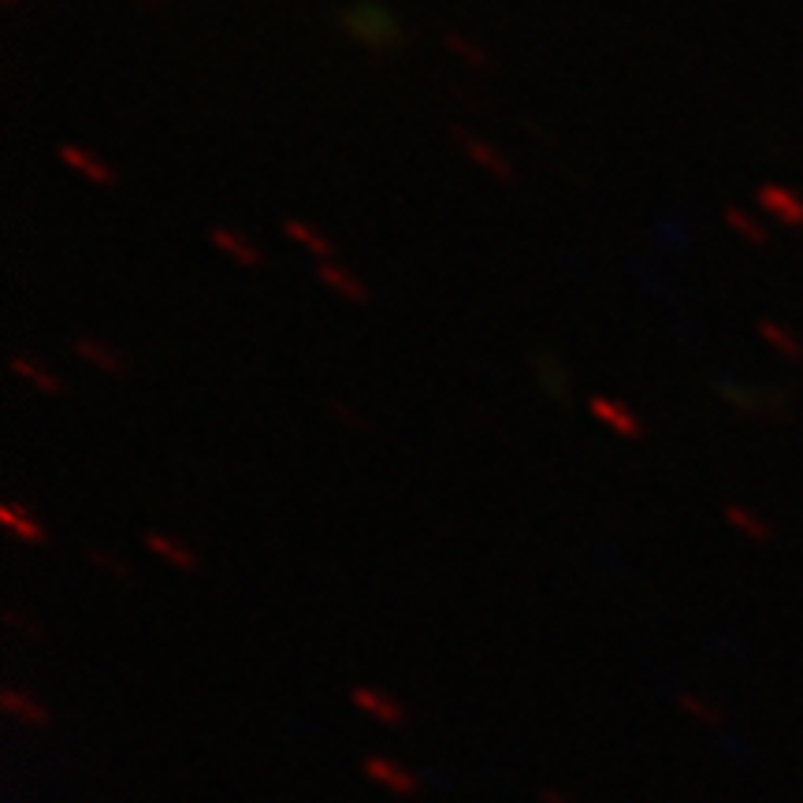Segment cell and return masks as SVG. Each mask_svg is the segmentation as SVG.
I'll list each match as a JSON object with an SVG mask.
<instances>
[{"label": "cell", "instance_id": "14", "mask_svg": "<svg viewBox=\"0 0 803 803\" xmlns=\"http://www.w3.org/2000/svg\"><path fill=\"white\" fill-rule=\"evenodd\" d=\"M328 413H335V421H343L349 424V428H368V421H365V413H357V410H349L346 402H328Z\"/></svg>", "mask_w": 803, "mask_h": 803}, {"label": "cell", "instance_id": "15", "mask_svg": "<svg viewBox=\"0 0 803 803\" xmlns=\"http://www.w3.org/2000/svg\"><path fill=\"white\" fill-rule=\"evenodd\" d=\"M725 216H730V223H733L736 231H744V234H752V239H759V228H755V223L748 220V216H741V213H736V209H730V213H725Z\"/></svg>", "mask_w": 803, "mask_h": 803}, {"label": "cell", "instance_id": "7", "mask_svg": "<svg viewBox=\"0 0 803 803\" xmlns=\"http://www.w3.org/2000/svg\"><path fill=\"white\" fill-rule=\"evenodd\" d=\"M317 279L324 283V287H332L335 295H343L346 301H357V306H365L368 298V287L357 276H349V272L343 268V264H335V261H320L317 264Z\"/></svg>", "mask_w": 803, "mask_h": 803}, {"label": "cell", "instance_id": "1", "mask_svg": "<svg viewBox=\"0 0 803 803\" xmlns=\"http://www.w3.org/2000/svg\"><path fill=\"white\" fill-rule=\"evenodd\" d=\"M339 26L354 37L357 45L372 53L394 49L402 42V26L394 12H387L383 4H372V0H349V4L339 12Z\"/></svg>", "mask_w": 803, "mask_h": 803}, {"label": "cell", "instance_id": "2", "mask_svg": "<svg viewBox=\"0 0 803 803\" xmlns=\"http://www.w3.org/2000/svg\"><path fill=\"white\" fill-rule=\"evenodd\" d=\"M450 138H455V146L472 160V164H480V168H484V172H491L495 179H503V183H514V175H517V172H514V164H509V157H506V153H498V149L491 146V141L477 138V135H469V130H461V127L450 130Z\"/></svg>", "mask_w": 803, "mask_h": 803}, {"label": "cell", "instance_id": "4", "mask_svg": "<svg viewBox=\"0 0 803 803\" xmlns=\"http://www.w3.org/2000/svg\"><path fill=\"white\" fill-rule=\"evenodd\" d=\"M56 157H60L68 168H74L79 175H87L93 186H116L119 183L116 172H112L105 160H101L97 153H90V149H82V146H60L56 149Z\"/></svg>", "mask_w": 803, "mask_h": 803}, {"label": "cell", "instance_id": "9", "mask_svg": "<svg viewBox=\"0 0 803 803\" xmlns=\"http://www.w3.org/2000/svg\"><path fill=\"white\" fill-rule=\"evenodd\" d=\"M283 234H287V239H295V242L301 245V250H309V253H313V257L332 261L335 242L328 239V234L320 231V228H313V223L298 220V216H287V220H283Z\"/></svg>", "mask_w": 803, "mask_h": 803}, {"label": "cell", "instance_id": "5", "mask_svg": "<svg viewBox=\"0 0 803 803\" xmlns=\"http://www.w3.org/2000/svg\"><path fill=\"white\" fill-rule=\"evenodd\" d=\"M209 242L220 253H228V257L239 264V268H261V264H264V253L250 239H245L242 231H234V228H213L209 231Z\"/></svg>", "mask_w": 803, "mask_h": 803}, {"label": "cell", "instance_id": "6", "mask_svg": "<svg viewBox=\"0 0 803 803\" xmlns=\"http://www.w3.org/2000/svg\"><path fill=\"white\" fill-rule=\"evenodd\" d=\"M71 349L82 357V362H90L93 368H101V372H108V376L127 372V362H123L119 349H112L108 343H101V339H93V335H79L71 343Z\"/></svg>", "mask_w": 803, "mask_h": 803}, {"label": "cell", "instance_id": "8", "mask_svg": "<svg viewBox=\"0 0 803 803\" xmlns=\"http://www.w3.org/2000/svg\"><path fill=\"white\" fill-rule=\"evenodd\" d=\"M532 368L536 376H540L543 391L551 394L554 402H570V391H573V380H570V368H565L554 354H532Z\"/></svg>", "mask_w": 803, "mask_h": 803}, {"label": "cell", "instance_id": "16", "mask_svg": "<svg viewBox=\"0 0 803 803\" xmlns=\"http://www.w3.org/2000/svg\"><path fill=\"white\" fill-rule=\"evenodd\" d=\"M0 4H4V8H15V4H19V0H0Z\"/></svg>", "mask_w": 803, "mask_h": 803}, {"label": "cell", "instance_id": "3", "mask_svg": "<svg viewBox=\"0 0 803 803\" xmlns=\"http://www.w3.org/2000/svg\"><path fill=\"white\" fill-rule=\"evenodd\" d=\"M588 410H592V417L603 424V428L613 432V436H621V439H640V436H644V424H640L636 413H632L626 402L610 399V394H592Z\"/></svg>", "mask_w": 803, "mask_h": 803}, {"label": "cell", "instance_id": "10", "mask_svg": "<svg viewBox=\"0 0 803 803\" xmlns=\"http://www.w3.org/2000/svg\"><path fill=\"white\" fill-rule=\"evenodd\" d=\"M12 372L19 376V380H26L31 387H37V391H42V394H64V391H68L60 376H53L49 368H45V365L37 362V357H31V354H15V357H12Z\"/></svg>", "mask_w": 803, "mask_h": 803}, {"label": "cell", "instance_id": "12", "mask_svg": "<svg viewBox=\"0 0 803 803\" xmlns=\"http://www.w3.org/2000/svg\"><path fill=\"white\" fill-rule=\"evenodd\" d=\"M443 45H447V49L455 53L458 60H466L469 68H480V71H487V68H491V53H487L480 42H472V37H466V34L447 31V34H443Z\"/></svg>", "mask_w": 803, "mask_h": 803}, {"label": "cell", "instance_id": "13", "mask_svg": "<svg viewBox=\"0 0 803 803\" xmlns=\"http://www.w3.org/2000/svg\"><path fill=\"white\" fill-rule=\"evenodd\" d=\"M146 540H149V547H153V551L168 554V559H179L183 565H191V562H194V554L186 551L183 543H172V540H168V536H157V532H153V536H146Z\"/></svg>", "mask_w": 803, "mask_h": 803}, {"label": "cell", "instance_id": "11", "mask_svg": "<svg viewBox=\"0 0 803 803\" xmlns=\"http://www.w3.org/2000/svg\"><path fill=\"white\" fill-rule=\"evenodd\" d=\"M0 521L12 528L19 540H31V543H42V540H45L42 525H37L34 517L26 514V509L19 506V503H12V498H8V503H0Z\"/></svg>", "mask_w": 803, "mask_h": 803}]
</instances>
